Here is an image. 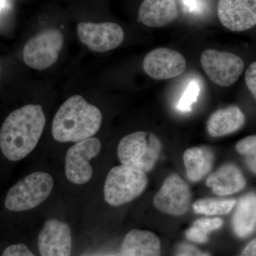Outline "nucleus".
Segmentation results:
<instances>
[{"label":"nucleus","mask_w":256,"mask_h":256,"mask_svg":"<svg viewBox=\"0 0 256 256\" xmlns=\"http://www.w3.org/2000/svg\"><path fill=\"white\" fill-rule=\"evenodd\" d=\"M176 0H144L139 8V20L146 26L162 28L178 18Z\"/></svg>","instance_id":"nucleus-14"},{"label":"nucleus","mask_w":256,"mask_h":256,"mask_svg":"<svg viewBox=\"0 0 256 256\" xmlns=\"http://www.w3.org/2000/svg\"><path fill=\"white\" fill-rule=\"evenodd\" d=\"M161 250V242L156 234L133 229L124 237L120 256H160Z\"/></svg>","instance_id":"nucleus-15"},{"label":"nucleus","mask_w":256,"mask_h":256,"mask_svg":"<svg viewBox=\"0 0 256 256\" xmlns=\"http://www.w3.org/2000/svg\"><path fill=\"white\" fill-rule=\"evenodd\" d=\"M102 114L82 96L69 98L52 122V136L60 142H78L92 138L100 129Z\"/></svg>","instance_id":"nucleus-2"},{"label":"nucleus","mask_w":256,"mask_h":256,"mask_svg":"<svg viewBox=\"0 0 256 256\" xmlns=\"http://www.w3.org/2000/svg\"><path fill=\"white\" fill-rule=\"evenodd\" d=\"M101 142L98 138H89L69 148L65 158V174L70 182L84 184L92 178L90 161L100 152Z\"/></svg>","instance_id":"nucleus-8"},{"label":"nucleus","mask_w":256,"mask_h":256,"mask_svg":"<svg viewBox=\"0 0 256 256\" xmlns=\"http://www.w3.org/2000/svg\"><path fill=\"white\" fill-rule=\"evenodd\" d=\"M256 197L250 193L239 201L233 217V228L240 238L249 236L255 230L256 224Z\"/></svg>","instance_id":"nucleus-19"},{"label":"nucleus","mask_w":256,"mask_h":256,"mask_svg":"<svg viewBox=\"0 0 256 256\" xmlns=\"http://www.w3.org/2000/svg\"><path fill=\"white\" fill-rule=\"evenodd\" d=\"M200 92V84L195 80L190 82L178 102V110L182 112H190L192 105L196 102Z\"/></svg>","instance_id":"nucleus-23"},{"label":"nucleus","mask_w":256,"mask_h":256,"mask_svg":"<svg viewBox=\"0 0 256 256\" xmlns=\"http://www.w3.org/2000/svg\"><path fill=\"white\" fill-rule=\"evenodd\" d=\"M146 173L124 165L112 168L106 178L104 196L108 204L118 206L132 201L146 190Z\"/></svg>","instance_id":"nucleus-5"},{"label":"nucleus","mask_w":256,"mask_h":256,"mask_svg":"<svg viewBox=\"0 0 256 256\" xmlns=\"http://www.w3.org/2000/svg\"><path fill=\"white\" fill-rule=\"evenodd\" d=\"M236 201L233 200H214L205 198L198 200L193 205L194 212L200 214L216 216L226 214L235 206Z\"/></svg>","instance_id":"nucleus-21"},{"label":"nucleus","mask_w":256,"mask_h":256,"mask_svg":"<svg viewBox=\"0 0 256 256\" xmlns=\"http://www.w3.org/2000/svg\"><path fill=\"white\" fill-rule=\"evenodd\" d=\"M174 256H212L208 252L200 250L198 248L190 244H183L178 246Z\"/></svg>","instance_id":"nucleus-24"},{"label":"nucleus","mask_w":256,"mask_h":256,"mask_svg":"<svg viewBox=\"0 0 256 256\" xmlns=\"http://www.w3.org/2000/svg\"><path fill=\"white\" fill-rule=\"evenodd\" d=\"M218 18L224 28L244 32L256 24V0H220Z\"/></svg>","instance_id":"nucleus-12"},{"label":"nucleus","mask_w":256,"mask_h":256,"mask_svg":"<svg viewBox=\"0 0 256 256\" xmlns=\"http://www.w3.org/2000/svg\"><path fill=\"white\" fill-rule=\"evenodd\" d=\"M37 242L42 256H70L72 254L70 228L60 220H47L38 234Z\"/></svg>","instance_id":"nucleus-13"},{"label":"nucleus","mask_w":256,"mask_h":256,"mask_svg":"<svg viewBox=\"0 0 256 256\" xmlns=\"http://www.w3.org/2000/svg\"><path fill=\"white\" fill-rule=\"evenodd\" d=\"M46 124L40 105H28L13 111L0 129V150L10 161L26 158L36 148Z\"/></svg>","instance_id":"nucleus-1"},{"label":"nucleus","mask_w":256,"mask_h":256,"mask_svg":"<svg viewBox=\"0 0 256 256\" xmlns=\"http://www.w3.org/2000/svg\"><path fill=\"white\" fill-rule=\"evenodd\" d=\"M162 144L156 134L144 131L124 136L118 146L121 164L132 169L148 172L156 165Z\"/></svg>","instance_id":"nucleus-3"},{"label":"nucleus","mask_w":256,"mask_h":256,"mask_svg":"<svg viewBox=\"0 0 256 256\" xmlns=\"http://www.w3.org/2000/svg\"><path fill=\"white\" fill-rule=\"evenodd\" d=\"M79 40L94 52L114 50L124 42V34L120 25L112 22H82L77 26Z\"/></svg>","instance_id":"nucleus-9"},{"label":"nucleus","mask_w":256,"mask_h":256,"mask_svg":"<svg viewBox=\"0 0 256 256\" xmlns=\"http://www.w3.org/2000/svg\"><path fill=\"white\" fill-rule=\"evenodd\" d=\"M53 188L54 180L50 174L42 172L32 173L10 188L4 206L12 212L36 208L50 196Z\"/></svg>","instance_id":"nucleus-4"},{"label":"nucleus","mask_w":256,"mask_h":256,"mask_svg":"<svg viewBox=\"0 0 256 256\" xmlns=\"http://www.w3.org/2000/svg\"><path fill=\"white\" fill-rule=\"evenodd\" d=\"M238 256H256V240L254 239L244 249L242 254Z\"/></svg>","instance_id":"nucleus-27"},{"label":"nucleus","mask_w":256,"mask_h":256,"mask_svg":"<svg viewBox=\"0 0 256 256\" xmlns=\"http://www.w3.org/2000/svg\"><path fill=\"white\" fill-rule=\"evenodd\" d=\"M200 60L207 76L222 87H229L235 84L245 67L244 60L238 56L212 48L204 50Z\"/></svg>","instance_id":"nucleus-7"},{"label":"nucleus","mask_w":256,"mask_h":256,"mask_svg":"<svg viewBox=\"0 0 256 256\" xmlns=\"http://www.w3.org/2000/svg\"><path fill=\"white\" fill-rule=\"evenodd\" d=\"M184 162L188 178L194 182H197L212 170L214 154L208 148L194 146L184 152Z\"/></svg>","instance_id":"nucleus-18"},{"label":"nucleus","mask_w":256,"mask_h":256,"mask_svg":"<svg viewBox=\"0 0 256 256\" xmlns=\"http://www.w3.org/2000/svg\"><path fill=\"white\" fill-rule=\"evenodd\" d=\"M6 0H0V11L4 8Z\"/></svg>","instance_id":"nucleus-29"},{"label":"nucleus","mask_w":256,"mask_h":256,"mask_svg":"<svg viewBox=\"0 0 256 256\" xmlns=\"http://www.w3.org/2000/svg\"><path fill=\"white\" fill-rule=\"evenodd\" d=\"M2 256H35L24 244H14L6 248Z\"/></svg>","instance_id":"nucleus-25"},{"label":"nucleus","mask_w":256,"mask_h":256,"mask_svg":"<svg viewBox=\"0 0 256 256\" xmlns=\"http://www.w3.org/2000/svg\"><path fill=\"white\" fill-rule=\"evenodd\" d=\"M246 84L254 98L256 97V62L250 64L246 72Z\"/></svg>","instance_id":"nucleus-26"},{"label":"nucleus","mask_w":256,"mask_h":256,"mask_svg":"<svg viewBox=\"0 0 256 256\" xmlns=\"http://www.w3.org/2000/svg\"><path fill=\"white\" fill-rule=\"evenodd\" d=\"M236 149L240 154L248 156V164L252 172L256 173V136H248L239 141L236 146Z\"/></svg>","instance_id":"nucleus-22"},{"label":"nucleus","mask_w":256,"mask_h":256,"mask_svg":"<svg viewBox=\"0 0 256 256\" xmlns=\"http://www.w3.org/2000/svg\"><path fill=\"white\" fill-rule=\"evenodd\" d=\"M206 185L216 194L227 196L242 191L246 185V180L236 166L226 164L210 175Z\"/></svg>","instance_id":"nucleus-16"},{"label":"nucleus","mask_w":256,"mask_h":256,"mask_svg":"<svg viewBox=\"0 0 256 256\" xmlns=\"http://www.w3.org/2000/svg\"><path fill=\"white\" fill-rule=\"evenodd\" d=\"M223 224V220L220 218H201L197 220L186 230V238L198 244L206 242L208 240V234L210 232L220 228Z\"/></svg>","instance_id":"nucleus-20"},{"label":"nucleus","mask_w":256,"mask_h":256,"mask_svg":"<svg viewBox=\"0 0 256 256\" xmlns=\"http://www.w3.org/2000/svg\"><path fill=\"white\" fill-rule=\"evenodd\" d=\"M192 194L188 184L178 175H170L154 198V206L162 213L184 214L190 208Z\"/></svg>","instance_id":"nucleus-10"},{"label":"nucleus","mask_w":256,"mask_h":256,"mask_svg":"<svg viewBox=\"0 0 256 256\" xmlns=\"http://www.w3.org/2000/svg\"><path fill=\"white\" fill-rule=\"evenodd\" d=\"M182 2L190 12H198L201 9L198 0H182Z\"/></svg>","instance_id":"nucleus-28"},{"label":"nucleus","mask_w":256,"mask_h":256,"mask_svg":"<svg viewBox=\"0 0 256 256\" xmlns=\"http://www.w3.org/2000/svg\"><path fill=\"white\" fill-rule=\"evenodd\" d=\"M63 34L48 28L30 38L23 50L24 63L30 68L43 70L57 62L64 46Z\"/></svg>","instance_id":"nucleus-6"},{"label":"nucleus","mask_w":256,"mask_h":256,"mask_svg":"<svg viewBox=\"0 0 256 256\" xmlns=\"http://www.w3.org/2000/svg\"><path fill=\"white\" fill-rule=\"evenodd\" d=\"M186 68V60L178 50L158 48L144 57L143 69L156 80H168L182 75Z\"/></svg>","instance_id":"nucleus-11"},{"label":"nucleus","mask_w":256,"mask_h":256,"mask_svg":"<svg viewBox=\"0 0 256 256\" xmlns=\"http://www.w3.org/2000/svg\"><path fill=\"white\" fill-rule=\"evenodd\" d=\"M245 122V116L240 108L230 106L212 114L207 122V130L212 137H222L236 132Z\"/></svg>","instance_id":"nucleus-17"}]
</instances>
